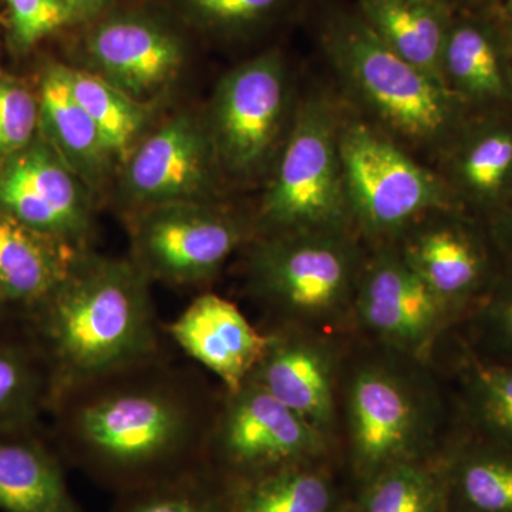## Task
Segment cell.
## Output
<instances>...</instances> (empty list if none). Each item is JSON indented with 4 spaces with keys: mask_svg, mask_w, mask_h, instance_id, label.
Instances as JSON below:
<instances>
[{
    "mask_svg": "<svg viewBox=\"0 0 512 512\" xmlns=\"http://www.w3.org/2000/svg\"><path fill=\"white\" fill-rule=\"evenodd\" d=\"M220 394L164 353L60 394L50 441L64 463L127 493L204 466Z\"/></svg>",
    "mask_w": 512,
    "mask_h": 512,
    "instance_id": "6da1fadb",
    "label": "cell"
},
{
    "mask_svg": "<svg viewBox=\"0 0 512 512\" xmlns=\"http://www.w3.org/2000/svg\"><path fill=\"white\" fill-rule=\"evenodd\" d=\"M22 315L49 369L53 402L74 386L167 353L150 279L130 256L82 252Z\"/></svg>",
    "mask_w": 512,
    "mask_h": 512,
    "instance_id": "7a4b0ae2",
    "label": "cell"
},
{
    "mask_svg": "<svg viewBox=\"0 0 512 512\" xmlns=\"http://www.w3.org/2000/svg\"><path fill=\"white\" fill-rule=\"evenodd\" d=\"M359 342L348 346L339 389V454L352 491L384 468L436 457L448 437L434 363Z\"/></svg>",
    "mask_w": 512,
    "mask_h": 512,
    "instance_id": "3957f363",
    "label": "cell"
},
{
    "mask_svg": "<svg viewBox=\"0 0 512 512\" xmlns=\"http://www.w3.org/2000/svg\"><path fill=\"white\" fill-rule=\"evenodd\" d=\"M244 251L245 288L268 316V329L353 336V303L367 255L355 229L256 235Z\"/></svg>",
    "mask_w": 512,
    "mask_h": 512,
    "instance_id": "277c9868",
    "label": "cell"
},
{
    "mask_svg": "<svg viewBox=\"0 0 512 512\" xmlns=\"http://www.w3.org/2000/svg\"><path fill=\"white\" fill-rule=\"evenodd\" d=\"M320 40L350 99L394 140L444 154L470 119L446 84L392 52L359 13L330 12Z\"/></svg>",
    "mask_w": 512,
    "mask_h": 512,
    "instance_id": "5b68a950",
    "label": "cell"
},
{
    "mask_svg": "<svg viewBox=\"0 0 512 512\" xmlns=\"http://www.w3.org/2000/svg\"><path fill=\"white\" fill-rule=\"evenodd\" d=\"M339 151L353 229L370 247L393 242L431 212L460 210L440 174L369 120L342 119Z\"/></svg>",
    "mask_w": 512,
    "mask_h": 512,
    "instance_id": "8992f818",
    "label": "cell"
},
{
    "mask_svg": "<svg viewBox=\"0 0 512 512\" xmlns=\"http://www.w3.org/2000/svg\"><path fill=\"white\" fill-rule=\"evenodd\" d=\"M342 114L325 94L296 104L275 171L254 214L256 235L352 228L339 151Z\"/></svg>",
    "mask_w": 512,
    "mask_h": 512,
    "instance_id": "52a82bcc",
    "label": "cell"
},
{
    "mask_svg": "<svg viewBox=\"0 0 512 512\" xmlns=\"http://www.w3.org/2000/svg\"><path fill=\"white\" fill-rule=\"evenodd\" d=\"M340 461L339 447L261 384L221 389L204 466L232 485L282 468Z\"/></svg>",
    "mask_w": 512,
    "mask_h": 512,
    "instance_id": "ba28073f",
    "label": "cell"
},
{
    "mask_svg": "<svg viewBox=\"0 0 512 512\" xmlns=\"http://www.w3.org/2000/svg\"><path fill=\"white\" fill-rule=\"evenodd\" d=\"M296 106L288 64L268 50L221 77L204 114L221 173L248 180L281 153Z\"/></svg>",
    "mask_w": 512,
    "mask_h": 512,
    "instance_id": "9c48e42d",
    "label": "cell"
},
{
    "mask_svg": "<svg viewBox=\"0 0 512 512\" xmlns=\"http://www.w3.org/2000/svg\"><path fill=\"white\" fill-rule=\"evenodd\" d=\"M127 217L130 259L151 284H207L256 237L254 215L218 201L173 202Z\"/></svg>",
    "mask_w": 512,
    "mask_h": 512,
    "instance_id": "30bf717a",
    "label": "cell"
},
{
    "mask_svg": "<svg viewBox=\"0 0 512 512\" xmlns=\"http://www.w3.org/2000/svg\"><path fill=\"white\" fill-rule=\"evenodd\" d=\"M456 325L396 245L387 242L367 249L353 303V336L434 363L437 346Z\"/></svg>",
    "mask_w": 512,
    "mask_h": 512,
    "instance_id": "8fae6325",
    "label": "cell"
},
{
    "mask_svg": "<svg viewBox=\"0 0 512 512\" xmlns=\"http://www.w3.org/2000/svg\"><path fill=\"white\" fill-rule=\"evenodd\" d=\"M221 168L204 116L183 111L148 131L119 168L128 214L173 204L217 201Z\"/></svg>",
    "mask_w": 512,
    "mask_h": 512,
    "instance_id": "7c38bea8",
    "label": "cell"
},
{
    "mask_svg": "<svg viewBox=\"0 0 512 512\" xmlns=\"http://www.w3.org/2000/svg\"><path fill=\"white\" fill-rule=\"evenodd\" d=\"M392 244L457 325L500 276L487 231L460 210L431 212Z\"/></svg>",
    "mask_w": 512,
    "mask_h": 512,
    "instance_id": "4fadbf2b",
    "label": "cell"
},
{
    "mask_svg": "<svg viewBox=\"0 0 512 512\" xmlns=\"http://www.w3.org/2000/svg\"><path fill=\"white\" fill-rule=\"evenodd\" d=\"M0 210L77 251L90 249L93 191L40 131L0 164Z\"/></svg>",
    "mask_w": 512,
    "mask_h": 512,
    "instance_id": "5bb4252c",
    "label": "cell"
},
{
    "mask_svg": "<svg viewBox=\"0 0 512 512\" xmlns=\"http://www.w3.org/2000/svg\"><path fill=\"white\" fill-rule=\"evenodd\" d=\"M264 330L268 346L249 379L339 447V389L348 336L305 328Z\"/></svg>",
    "mask_w": 512,
    "mask_h": 512,
    "instance_id": "9a60e30c",
    "label": "cell"
},
{
    "mask_svg": "<svg viewBox=\"0 0 512 512\" xmlns=\"http://www.w3.org/2000/svg\"><path fill=\"white\" fill-rule=\"evenodd\" d=\"M86 49L90 72L148 106L177 82L185 63L183 42L143 18L101 23L87 40Z\"/></svg>",
    "mask_w": 512,
    "mask_h": 512,
    "instance_id": "2e32d148",
    "label": "cell"
},
{
    "mask_svg": "<svg viewBox=\"0 0 512 512\" xmlns=\"http://www.w3.org/2000/svg\"><path fill=\"white\" fill-rule=\"evenodd\" d=\"M164 332L217 377L225 392H235L247 382L268 346V333L252 325L237 303L214 292L192 299Z\"/></svg>",
    "mask_w": 512,
    "mask_h": 512,
    "instance_id": "e0dca14e",
    "label": "cell"
},
{
    "mask_svg": "<svg viewBox=\"0 0 512 512\" xmlns=\"http://www.w3.org/2000/svg\"><path fill=\"white\" fill-rule=\"evenodd\" d=\"M512 29L480 13L454 15L441 77L468 110H512Z\"/></svg>",
    "mask_w": 512,
    "mask_h": 512,
    "instance_id": "ac0fdd59",
    "label": "cell"
},
{
    "mask_svg": "<svg viewBox=\"0 0 512 512\" xmlns=\"http://www.w3.org/2000/svg\"><path fill=\"white\" fill-rule=\"evenodd\" d=\"M487 111L470 117L444 151L443 180L458 208L491 214L512 194V114Z\"/></svg>",
    "mask_w": 512,
    "mask_h": 512,
    "instance_id": "d6986e66",
    "label": "cell"
},
{
    "mask_svg": "<svg viewBox=\"0 0 512 512\" xmlns=\"http://www.w3.org/2000/svg\"><path fill=\"white\" fill-rule=\"evenodd\" d=\"M39 131L64 163L97 191L117 170L96 124L80 106L70 87L67 66L46 64L37 82Z\"/></svg>",
    "mask_w": 512,
    "mask_h": 512,
    "instance_id": "ffe728a7",
    "label": "cell"
},
{
    "mask_svg": "<svg viewBox=\"0 0 512 512\" xmlns=\"http://www.w3.org/2000/svg\"><path fill=\"white\" fill-rule=\"evenodd\" d=\"M64 464L39 430L0 434V512H83Z\"/></svg>",
    "mask_w": 512,
    "mask_h": 512,
    "instance_id": "44dd1931",
    "label": "cell"
},
{
    "mask_svg": "<svg viewBox=\"0 0 512 512\" xmlns=\"http://www.w3.org/2000/svg\"><path fill=\"white\" fill-rule=\"evenodd\" d=\"M451 512H512V447L464 429L440 450Z\"/></svg>",
    "mask_w": 512,
    "mask_h": 512,
    "instance_id": "7402d4cb",
    "label": "cell"
},
{
    "mask_svg": "<svg viewBox=\"0 0 512 512\" xmlns=\"http://www.w3.org/2000/svg\"><path fill=\"white\" fill-rule=\"evenodd\" d=\"M82 252L0 210V295L9 308L28 312L56 288Z\"/></svg>",
    "mask_w": 512,
    "mask_h": 512,
    "instance_id": "603a6c76",
    "label": "cell"
},
{
    "mask_svg": "<svg viewBox=\"0 0 512 512\" xmlns=\"http://www.w3.org/2000/svg\"><path fill=\"white\" fill-rule=\"evenodd\" d=\"M338 461L301 464L228 485V512H346L352 490Z\"/></svg>",
    "mask_w": 512,
    "mask_h": 512,
    "instance_id": "cb8c5ba5",
    "label": "cell"
},
{
    "mask_svg": "<svg viewBox=\"0 0 512 512\" xmlns=\"http://www.w3.org/2000/svg\"><path fill=\"white\" fill-rule=\"evenodd\" d=\"M356 12L397 56L443 82L441 57L454 10L433 0H357Z\"/></svg>",
    "mask_w": 512,
    "mask_h": 512,
    "instance_id": "d4e9b609",
    "label": "cell"
},
{
    "mask_svg": "<svg viewBox=\"0 0 512 512\" xmlns=\"http://www.w3.org/2000/svg\"><path fill=\"white\" fill-rule=\"evenodd\" d=\"M53 386L46 362L26 333L0 336V434L39 430Z\"/></svg>",
    "mask_w": 512,
    "mask_h": 512,
    "instance_id": "484cf974",
    "label": "cell"
},
{
    "mask_svg": "<svg viewBox=\"0 0 512 512\" xmlns=\"http://www.w3.org/2000/svg\"><path fill=\"white\" fill-rule=\"evenodd\" d=\"M346 512H451L440 453L384 468L352 491Z\"/></svg>",
    "mask_w": 512,
    "mask_h": 512,
    "instance_id": "4316f807",
    "label": "cell"
},
{
    "mask_svg": "<svg viewBox=\"0 0 512 512\" xmlns=\"http://www.w3.org/2000/svg\"><path fill=\"white\" fill-rule=\"evenodd\" d=\"M70 87L96 124L117 170L151 130V106L134 100L90 70L67 67Z\"/></svg>",
    "mask_w": 512,
    "mask_h": 512,
    "instance_id": "83f0119b",
    "label": "cell"
},
{
    "mask_svg": "<svg viewBox=\"0 0 512 512\" xmlns=\"http://www.w3.org/2000/svg\"><path fill=\"white\" fill-rule=\"evenodd\" d=\"M461 413L467 429L512 447V363L478 355L464 345Z\"/></svg>",
    "mask_w": 512,
    "mask_h": 512,
    "instance_id": "f1b7e54d",
    "label": "cell"
},
{
    "mask_svg": "<svg viewBox=\"0 0 512 512\" xmlns=\"http://www.w3.org/2000/svg\"><path fill=\"white\" fill-rule=\"evenodd\" d=\"M228 485L201 466L116 495L111 512H228Z\"/></svg>",
    "mask_w": 512,
    "mask_h": 512,
    "instance_id": "f546056e",
    "label": "cell"
},
{
    "mask_svg": "<svg viewBox=\"0 0 512 512\" xmlns=\"http://www.w3.org/2000/svg\"><path fill=\"white\" fill-rule=\"evenodd\" d=\"M463 322L471 330L468 348L488 359L512 363V268L495 279Z\"/></svg>",
    "mask_w": 512,
    "mask_h": 512,
    "instance_id": "4dcf8cb0",
    "label": "cell"
},
{
    "mask_svg": "<svg viewBox=\"0 0 512 512\" xmlns=\"http://www.w3.org/2000/svg\"><path fill=\"white\" fill-rule=\"evenodd\" d=\"M39 123L36 90L0 72V164L35 140Z\"/></svg>",
    "mask_w": 512,
    "mask_h": 512,
    "instance_id": "1f68e13d",
    "label": "cell"
},
{
    "mask_svg": "<svg viewBox=\"0 0 512 512\" xmlns=\"http://www.w3.org/2000/svg\"><path fill=\"white\" fill-rule=\"evenodd\" d=\"M6 5L13 47L18 52L32 49L74 20L66 0H6Z\"/></svg>",
    "mask_w": 512,
    "mask_h": 512,
    "instance_id": "d6a6232c",
    "label": "cell"
},
{
    "mask_svg": "<svg viewBox=\"0 0 512 512\" xmlns=\"http://www.w3.org/2000/svg\"><path fill=\"white\" fill-rule=\"evenodd\" d=\"M202 22L222 29L251 28L271 18L286 0H187Z\"/></svg>",
    "mask_w": 512,
    "mask_h": 512,
    "instance_id": "836d02e7",
    "label": "cell"
},
{
    "mask_svg": "<svg viewBox=\"0 0 512 512\" xmlns=\"http://www.w3.org/2000/svg\"><path fill=\"white\" fill-rule=\"evenodd\" d=\"M485 231L491 244L512 268V194L490 215L485 218Z\"/></svg>",
    "mask_w": 512,
    "mask_h": 512,
    "instance_id": "e575fe53",
    "label": "cell"
},
{
    "mask_svg": "<svg viewBox=\"0 0 512 512\" xmlns=\"http://www.w3.org/2000/svg\"><path fill=\"white\" fill-rule=\"evenodd\" d=\"M66 3L72 10L74 20H77L96 15L107 0H66Z\"/></svg>",
    "mask_w": 512,
    "mask_h": 512,
    "instance_id": "d590c367",
    "label": "cell"
},
{
    "mask_svg": "<svg viewBox=\"0 0 512 512\" xmlns=\"http://www.w3.org/2000/svg\"><path fill=\"white\" fill-rule=\"evenodd\" d=\"M433 2L440 3V5L446 6V8L454 10V12H457L458 8H460L461 3L467 2V0H433Z\"/></svg>",
    "mask_w": 512,
    "mask_h": 512,
    "instance_id": "8d00e7d4",
    "label": "cell"
},
{
    "mask_svg": "<svg viewBox=\"0 0 512 512\" xmlns=\"http://www.w3.org/2000/svg\"><path fill=\"white\" fill-rule=\"evenodd\" d=\"M470 2L477 3V5L484 6H493V5H501L504 0H470Z\"/></svg>",
    "mask_w": 512,
    "mask_h": 512,
    "instance_id": "74e56055",
    "label": "cell"
},
{
    "mask_svg": "<svg viewBox=\"0 0 512 512\" xmlns=\"http://www.w3.org/2000/svg\"><path fill=\"white\" fill-rule=\"evenodd\" d=\"M501 5L504 6L505 15H507V18L512 22V0H504Z\"/></svg>",
    "mask_w": 512,
    "mask_h": 512,
    "instance_id": "f35d334b",
    "label": "cell"
},
{
    "mask_svg": "<svg viewBox=\"0 0 512 512\" xmlns=\"http://www.w3.org/2000/svg\"><path fill=\"white\" fill-rule=\"evenodd\" d=\"M9 308L8 303H6L5 299H3V296L0 295V312L3 311V309Z\"/></svg>",
    "mask_w": 512,
    "mask_h": 512,
    "instance_id": "ab89813d",
    "label": "cell"
},
{
    "mask_svg": "<svg viewBox=\"0 0 512 512\" xmlns=\"http://www.w3.org/2000/svg\"><path fill=\"white\" fill-rule=\"evenodd\" d=\"M511 70H512V43H511Z\"/></svg>",
    "mask_w": 512,
    "mask_h": 512,
    "instance_id": "60d3db41",
    "label": "cell"
}]
</instances>
